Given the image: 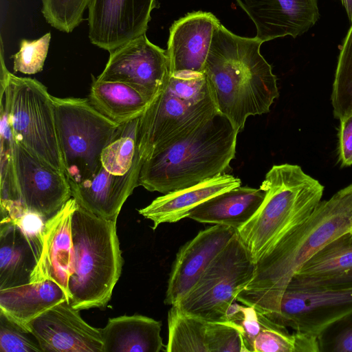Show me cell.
Masks as SVG:
<instances>
[{"instance_id":"1","label":"cell","mask_w":352,"mask_h":352,"mask_svg":"<svg viewBox=\"0 0 352 352\" xmlns=\"http://www.w3.org/2000/svg\"><path fill=\"white\" fill-rule=\"evenodd\" d=\"M352 184L320 201L304 222L280 237L256 263L254 276L236 300L272 320L296 273L333 239L351 231Z\"/></svg>"},{"instance_id":"2","label":"cell","mask_w":352,"mask_h":352,"mask_svg":"<svg viewBox=\"0 0 352 352\" xmlns=\"http://www.w3.org/2000/svg\"><path fill=\"white\" fill-rule=\"evenodd\" d=\"M256 38L237 36L221 23L214 30L203 73L218 112L241 131L249 116L267 113L279 93Z\"/></svg>"},{"instance_id":"3","label":"cell","mask_w":352,"mask_h":352,"mask_svg":"<svg viewBox=\"0 0 352 352\" xmlns=\"http://www.w3.org/2000/svg\"><path fill=\"white\" fill-rule=\"evenodd\" d=\"M238 133L230 120L217 112L186 136L146 159L138 186L164 195L228 173Z\"/></svg>"},{"instance_id":"4","label":"cell","mask_w":352,"mask_h":352,"mask_svg":"<svg viewBox=\"0 0 352 352\" xmlns=\"http://www.w3.org/2000/svg\"><path fill=\"white\" fill-rule=\"evenodd\" d=\"M260 188L265 199L236 234L256 263L283 234L312 214L321 201L324 186L298 165H274Z\"/></svg>"},{"instance_id":"5","label":"cell","mask_w":352,"mask_h":352,"mask_svg":"<svg viewBox=\"0 0 352 352\" xmlns=\"http://www.w3.org/2000/svg\"><path fill=\"white\" fill-rule=\"evenodd\" d=\"M116 230V221L78 205L74 211V272L69 281V302L74 308H102L110 300L123 263Z\"/></svg>"},{"instance_id":"6","label":"cell","mask_w":352,"mask_h":352,"mask_svg":"<svg viewBox=\"0 0 352 352\" xmlns=\"http://www.w3.org/2000/svg\"><path fill=\"white\" fill-rule=\"evenodd\" d=\"M217 112L204 73L171 72L165 87L139 118L138 146L144 161L186 136Z\"/></svg>"},{"instance_id":"7","label":"cell","mask_w":352,"mask_h":352,"mask_svg":"<svg viewBox=\"0 0 352 352\" xmlns=\"http://www.w3.org/2000/svg\"><path fill=\"white\" fill-rule=\"evenodd\" d=\"M0 96L16 142L65 175L54 102L47 87L36 79L11 74L1 58Z\"/></svg>"},{"instance_id":"8","label":"cell","mask_w":352,"mask_h":352,"mask_svg":"<svg viewBox=\"0 0 352 352\" xmlns=\"http://www.w3.org/2000/svg\"><path fill=\"white\" fill-rule=\"evenodd\" d=\"M52 99L65 175L72 186L100 169L102 151L116 136L120 124L100 113L88 98Z\"/></svg>"},{"instance_id":"9","label":"cell","mask_w":352,"mask_h":352,"mask_svg":"<svg viewBox=\"0 0 352 352\" xmlns=\"http://www.w3.org/2000/svg\"><path fill=\"white\" fill-rule=\"evenodd\" d=\"M255 268L236 233L189 293L175 305L207 322L226 321L229 307L252 280Z\"/></svg>"},{"instance_id":"10","label":"cell","mask_w":352,"mask_h":352,"mask_svg":"<svg viewBox=\"0 0 352 352\" xmlns=\"http://www.w3.org/2000/svg\"><path fill=\"white\" fill-rule=\"evenodd\" d=\"M352 313V288L309 285L292 279L271 320L318 337L329 326Z\"/></svg>"},{"instance_id":"11","label":"cell","mask_w":352,"mask_h":352,"mask_svg":"<svg viewBox=\"0 0 352 352\" xmlns=\"http://www.w3.org/2000/svg\"><path fill=\"white\" fill-rule=\"evenodd\" d=\"M170 74L166 50L153 44L144 34L111 52L96 79L126 83L150 103L165 87Z\"/></svg>"},{"instance_id":"12","label":"cell","mask_w":352,"mask_h":352,"mask_svg":"<svg viewBox=\"0 0 352 352\" xmlns=\"http://www.w3.org/2000/svg\"><path fill=\"white\" fill-rule=\"evenodd\" d=\"M15 168L18 190L16 204L40 215L45 221L72 198L66 175L16 142Z\"/></svg>"},{"instance_id":"13","label":"cell","mask_w":352,"mask_h":352,"mask_svg":"<svg viewBox=\"0 0 352 352\" xmlns=\"http://www.w3.org/2000/svg\"><path fill=\"white\" fill-rule=\"evenodd\" d=\"M89 38L109 53L146 34L156 0H89Z\"/></svg>"},{"instance_id":"14","label":"cell","mask_w":352,"mask_h":352,"mask_svg":"<svg viewBox=\"0 0 352 352\" xmlns=\"http://www.w3.org/2000/svg\"><path fill=\"white\" fill-rule=\"evenodd\" d=\"M26 329L43 352H103L101 329L87 323L67 300L32 320Z\"/></svg>"},{"instance_id":"15","label":"cell","mask_w":352,"mask_h":352,"mask_svg":"<svg viewBox=\"0 0 352 352\" xmlns=\"http://www.w3.org/2000/svg\"><path fill=\"white\" fill-rule=\"evenodd\" d=\"M236 233L231 227L214 225L182 246L172 266L164 303L172 306L183 299Z\"/></svg>"},{"instance_id":"16","label":"cell","mask_w":352,"mask_h":352,"mask_svg":"<svg viewBox=\"0 0 352 352\" xmlns=\"http://www.w3.org/2000/svg\"><path fill=\"white\" fill-rule=\"evenodd\" d=\"M256 28L262 43L307 32L320 17L318 0H236Z\"/></svg>"},{"instance_id":"17","label":"cell","mask_w":352,"mask_h":352,"mask_svg":"<svg viewBox=\"0 0 352 352\" xmlns=\"http://www.w3.org/2000/svg\"><path fill=\"white\" fill-rule=\"evenodd\" d=\"M78 204L72 197L63 208L45 222L44 242L39 260L30 282L51 280L69 297V281L74 272L72 214Z\"/></svg>"},{"instance_id":"18","label":"cell","mask_w":352,"mask_h":352,"mask_svg":"<svg viewBox=\"0 0 352 352\" xmlns=\"http://www.w3.org/2000/svg\"><path fill=\"white\" fill-rule=\"evenodd\" d=\"M144 162L140 151L131 168L124 175H114L102 166L91 178L70 186L72 197L79 206L96 216L116 221L127 198L138 186Z\"/></svg>"},{"instance_id":"19","label":"cell","mask_w":352,"mask_h":352,"mask_svg":"<svg viewBox=\"0 0 352 352\" xmlns=\"http://www.w3.org/2000/svg\"><path fill=\"white\" fill-rule=\"evenodd\" d=\"M220 24L211 12L188 13L170 28L167 55L170 72L203 73L214 28Z\"/></svg>"},{"instance_id":"20","label":"cell","mask_w":352,"mask_h":352,"mask_svg":"<svg viewBox=\"0 0 352 352\" xmlns=\"http://www.w3.org/2000/svg\"><path fill=\"white\" fill-rule=\"evenodd\" d=\"M239 177L224 173L194 186L173 191L155 199L138 210L140 214L153 221V230L164 223H175L188 217L198 205L224 191L240 186Z\"/></svg>"},{"instance_id":"21","label":"cell","mask_w":352,"mask_h":352,"mask_svg":"<svg viewBox=\"0 0 352 352\" xmlns=\"http://www.w3.org/2000/svg\"><path fill=\"white\" fill-rule=\"evenodd\" d=\"M265 197L259 187L238 186L216 195L195 207L188 218L195 221L231 227L236 230L256 213Z\"/></svg>"},{"instance_id":"22","label":"cell","mask_w":352,"mask_h":352,"mask_svg":"<svg viewBox=\"0 0 352 352\" xmlns=\"http://www.w3.org/2000/svg\"><path fill=\"white\" fill-rule=\"evenodd\" d=\"M65 300L67 295L53 280L29 282L0 289V312L27 331L29 322Z\"/></svg>"},{"instance_id":"23","label":"cell","mask_w":352,"mask_h":352,"mask_svg":"<svg viewBox=\"0 0 352 352\" xmlns=\"http://www.w3.org/2000/svg\"><path fill=\"white\" fill-rule=\"evenodd\" d=\"M162 322L138 314L109 318L101 329L103 352H160Z\"/></svg>"},{"instance_id":"24","label":"cell","mask_w":352,"mask_h":352,"mask_svg":"<svg viewBox=\"0 0 352 352\" xmlns=\"http://www.w3.org/2000/svg\"><path fill=\"white\" fill-rule=\"evenodd\" d=\"M41 254L11 221L0 223V289L30 282Z\"/></svg>"},{"instance_id":"25","label":"cell","mask_w":352,"mask_h":352,"mask_svg":"<svg viewBox=\"0 0 352 352\" xmlns=\"http://www.w3.org/2000/svg\"><path fill=\"white\" fill-rule=\"evenodd\" d=\"M87 98L100 113L120 125L140 117L149 104L140 92L126 83L96 78Z\"/></svg>"},{"instance_id":"26","label":"cell","mask_w":352,"mask_h":352,"mask_svg":"<svg viewBox=\"0 0 352 352\" xmlns=\"http://www.w3.org/2000/svg\"><path fill=\"white\" fill-rule=\"evenodd\" d=\"M352 269V232L344 233L312 256L294 277L321 279L341 274Z\"/></svg>"},{"instance_id":"27","label":"cell","mask_w":352,"mask_h":352,"mask_svg":"<svg viewBox=\"0 0 352 352\" xmlns=\"http://www.w3.org/2000/svg\"><path fill=\"white\" fill-rule=\"evenodd\" d=\"M207 321L188 314L172 305L168 313L167 352H208Z\"/></svg>"},{"instance_id":"28","label":"cell","mask_w":352,"mask_h":352,"mask_svg":"<svg viewBox=\"0 0 352 352\" xmlns=\"http://www.w3.org/2000/svg\"><path fill=\"white\" fill-rule=\"evenodd\" d=\"M139 118L120 124L116 136L102 150V166L109 173L124 175L133 166L139 153L137 136Z\"/></svg>"},{"instance_id":"29","label":"cell","mask_w":352,"mask_h":352,"mask_svg":"<svg viewBox=\"0 0 352 352\" xmlns=\"http://www.w3.org/2000/svg\"><path fill=\"white\" fill-rule=\"evenodd\" d=\"M0 102V204L1 207H5L16 204L18 199L15 168L16 140L6 106L3 102Z\"/></svg>"},{"instance_id":"30","label":"cell","mask_w":352,"mask_h":352,"mask_svg":"<svg viewBox=\"0 0 352 352\" xmlns=\"http://www.w3.org/2000/svg\"><path fill=\"white\" fill-rule=\"evenodd\" d=\"M331 99L336 118L352 113V24L340 48Z\"/></svg>"},{"instance_id":"31","label":"cell","mask_w":352,"mask_h":352,"mask_svg":"<svg viewBox=\"0 0 352 352\" xmlns=\"http://www.w3.org/2000/svg\"><path fill=\"white\" fill-rule=\"evenodd\" d=\"M41 12L53 28L72 32L83 19L89 0H41Z\"/></svg>"},{"instance_id":"32","label":"cell","mask_w":352,"mask_h":352,"mask_svg":"<svg viewBox=\"0 0 352 352\" xmlns=\"http://www.w3.org/2000/svg\"><path fill=\"white\" fill-rule=\"evenodd\" d=\"M208 352H248L241 326L232 321L207 322Z\"/></svg>"},{"instance_id":"33","label":"cell","mask_w":352,"mask_h":352,"mask_svg":"<svg viewBox=\"0 0 352 352\" xmlns=\"http://www.w3.org/2000/svg\"><path fill=\"white\" fill-rule=\"evenodd\" d=\"M50 40V32L34 41L22 39L19 51L12 56L14 60V71L25 74H34L41 72L48 52Z\"/></svg>"},{"instance_id":"34","label":"cell","mask_w":352,"mask_h":352,"mask_svg":"<svg viewBox=\"0 0 352 352\" xmlns=\"http://www.w3.org/2000/svg\"><path fill=\"white\" fill-rule=\"evenodd\" d=\"M0 352H43L34 336L0 312Z\"/></svg>"},{"instance_id":"35","label":"cell","mask_w":352,"mask_h":352,"mask_svg":"<svg viewBox=\"0 0 352 352\" xmlns=\"http://www.w3.org/2000/svg\"><path fill=\"white\" fill-rule=\"evenodd\" d=\"M318 341L320 352H352V313L329 326Z\"/></svg>"},{"instance_id":"36","label":"cell","mask_w":352,"mask_h":352,"mask_svg":"<svg viewBox=\"0 0 352 352\" xmlns=\"http://www.w3.org/2000/svg\"><path fill=\"white\" fill-rule=\"evenodd\" d=\"M340 120L339 161L342 167L349 166L352 165V113Z\"/></svg>"},{"instance_id":"37","label":"cell","mask_w":352,"mask_h":352,"mask_svg":"<svg viewBox=\"0 0 352 352\" xmlns=\"http://www.w3.org/2000/svg\"><path fill=\"white\" fill-rule=\"evenodd\" d=\"M292 279L305 285L338 289L352 288V269L341 274L321 279H305L293 277Z\"/></svg>"},{"instance_id":"38","label":"cell","mask_w":352,"mask_h":352,"mask_svg":"<svg viewBox=\"0 0 352 352\" xmlns=\"http://www.w3.org/2000/svg\"><path fill=\"white\" fill-rule=\"evenodd\" d=\"M340 1L346 10L350 22L352 23V0H340Z\"/></svg>"},{"instance_id":"39","label":"cell","mask_w":352,"mask_h":352,"mask_svg":"<svg viewBox=\"0 0 352 352\" xmlns=\"http://www.w3.org/2000/svg\"><path fill=\"white\" fill-rule=\"evenodd\" d=\"M350 232H352V226H351V231H350Z\"/></svg>"}]
</instances>
